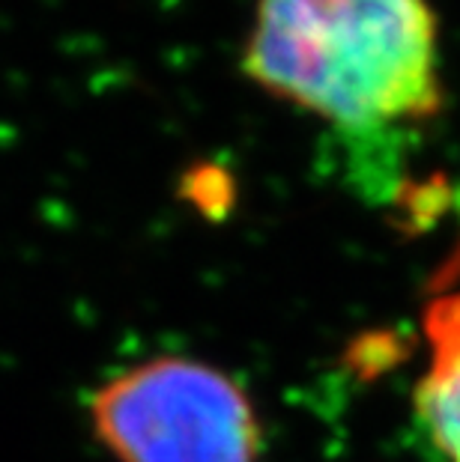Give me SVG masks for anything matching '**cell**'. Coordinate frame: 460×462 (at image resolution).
<instances>
[{"label": "cell", "mask_w": 460, "mask_h": 462, "mask_svg": "<svg viewBox=\"0 0 460 462\" xmlns=\"http://www.w3.org/2000/svg\"><path fill=\"white\" fill-rule=\"evenodd\" d=\"M242 72L347 132L425 123L446 102L427 0H258Z\"/></svg>", "instance_id": "1"}, {"label": "cell", "mask_w": 460, "mask_h": 462, "mask_svg": "<svg viewBox=\"0 0 460 462\" xmlns=\"http://www.w3.org/2000/svg\"><path fill=\"white\" fill-rule=\"evenodd\" d=\"M96 436L120 462H258L260 424L228 373L153 358L105 382L90 406Z\"/></svg>", "instance_id": "2"}, {"label": "cell", "mask_w": 460, "mask_h": 462, "mask_svg": "<svg viewBox=\"0 0 460 462\" xmlns=\"http://www.w3.org/2000/svg\"><path fill=\"white\" fill-rule=\"evenodd\" d=\"M427 370L416 385V415L443 462H460V292L425 313Z\"/></svg>", "instance_id": "3"}]
</instances>
